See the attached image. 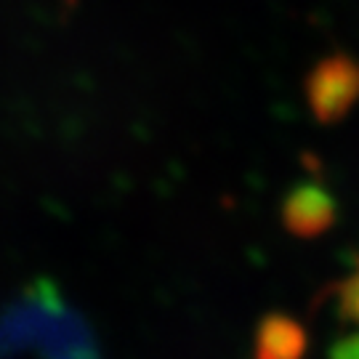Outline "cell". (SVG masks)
<instances>
[{"mask_svg": "<svg viewBox=\"0 0 359 359\" xmlns=\"http://www.w3.org/2000/svg\"><path fill=\"white\" fill-rule=\"evenodd\" d=\"M309 335L301 322L287 314H269L253 338V359H304Z\"/></svg>", "mask_w": 359, "mask_h": 359, "instance_id": "obj_3", "label": "cell"}, {"mask_svg": "<svg viewBox=\"0 0 359 359\" xmlns=\"http://www.w3.org/2000/svg\"><path fill=\"white\" fill-rule=\"evenodd\" d=\"M283 224L285 229L301 240L322 237L335 224L333 194L314 181L293 187L283 203Z\"/></svg>", "mask_w": 359, "mask_h": 359, "instance_id": "obj_2", "label": "cell"}, {"mask_svg": "<svg viewBox=\"0 0 359 359\" xmlns=\"http://www.w3.org/2000/svg\"><path fill=\"white\" fill-rule=\"evenodd\" d=\"M330 295H333V301H335V314H338V320L359 327V258L354 261V266L348 269V274H344V277L330 287Z\"/></svg>", "mask_w": 359, "mask_h": 359, "instance_id": "obj_4", "label": "cell"}, {"mask_svg": "<svg viewBox=\"0 0 359 359\" xmlns=\"http://www.w3.org/2000/svg\"><path fill=\"white\" fill-rule=\"evenodd\" d=\"M327 359H359V333L341 335L330 346Z\"/></svg>", "mask_w": 359, "mask_h": 359, "instance_id": "obj_5", "label": "cell"}, {"mask_svg": "<svg viewBox=\"0 0 359 359\" xmlns=\"http://www.w3.org/2000/svg\"><path fill=\"white\" fill-rule=\"evenodd\" d=\"M309 112L322 126H333L359 102V62L346 53L325 56L309 69L306 77Z\"/></svg>", "mask_w": 359, "mask_h": 359, "instance_id": "obj_1", "label": "cell"}]
</instances>
